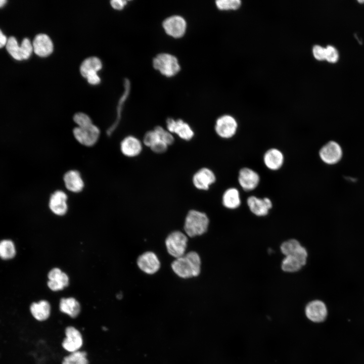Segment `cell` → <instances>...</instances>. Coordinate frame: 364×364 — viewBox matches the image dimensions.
<instances>
[{
	"label": "cell",
	"mask_w": 364,
	"mask_h": 364,
	"mask_svg": "<svg viewBox=\"0 0 364 364\" xmlns=\"http://www.w3.org/2000/svg\"><path fill=\"white\" fill-rule=\"evenodd\" d=\"M173 271L178 277L186 279L198 276L201 270V259L198 253L189 252L176 258L171 263Z\"/></svg>",
	"instance_id": "1"
},
{
	"label": "cell",
	"mask_w": 364,
	"mask_h": 364,
	"mask_svg": "<svg viewBox=\"0 0 364 364\" xmlns=\"http://www.w3.org/2000/svg\"><path fill=\"white\" fill-rule=\"evenodd\" d=\"M209 221L208 217L205 213L191 210L185 219V231L190 237L201 235L206 232Z\"/></svg>",
	"instance_id": "2"
},
{
	"label": "cell",
	"mask_w": 364,
	"mask_h": 364,
	"mask_svg": "<svg viewBox=\"0 0 364 364\" xmlns=\"http://www.w3.org/2000/svg\"><path fill=\"white\" fill-rule=\"evenodd\" d=\"M152 65L155 70L167 77L176 75L181 69L177 58L166 53L157 55L152 61Z\"/></svg>",
	"instance_id": "3"
},
{
	"label": "cell",
	"mask_w": 364,
	"mask_h": 364,
	"mask_svg": "<svg viewBox=\"0 0 364 364\" xmlns=\"http://www.w3.org/2000/svg\"><path fill=\"white\" fill-rule=\"evenodd\" d=\"M72 133L79 144L86 147H91L98 142L101 130L97 125L93 123L84 127L75 126L73 128Z\"/></svg>",
	"instance_id": "4"
},
{
	"label": "cell",
	"mask_w": 364,
	"mask_h": 364,
	"mask_svg": "<svg viewBox=\"0 0 364 364\" xmlns=\"http://www.w3.org/2000/svg\"><path fill=\"white\" fill-rule=\"evenodd\" d=\"M238 129L236 119L230 114H223L215 120L214 130L216 134L221 139L228 140L233 138Z\"/></svg>",
	"instance_id": "5"
},
{
	"label": "cell",
	"mask_w": 364,
	"mask_h": 364,
	"mask_svg": "<svg viewBox=\"0 0 364 364\" xmlns=\"http://www.w3.org/2000/svg\"><path fill=\"white\" fill-rule=\"evenodd\" d=\"M165 124V128L170 132L184 141H190L195 136L192 127L182 119L168 117L166 120Z\"/></svg>",
	"instance_id": "6"
},
{
	"label": "cell",
	"mask_w": 364,
	"mask_h": 364,
	"mask_svg": "<svg viewBox=\"0 0 364 364\" xmlns=\"http://www.w3.org/2000/svg\"><path fill=\"white\" fill-rule=\"evenodd\" d=\"M188 242L187 237L180 231L171 233L167 237L165 244L168 253L177 258L185 254Z\"/></svg>",
	"instance_id": "7"
},
{
	"label": "cell",
	"mask_w": 364,
	"mask_h": 364,
	"mask_svg": "<svg viewBox=\"0 0 364 364\" xmlns=\"http://www.w3.org/2000/svg\"><path fill=\"white\" fill-rule=\"evenodd\" d=\"M321 160L329 165L336 164L343 157V150L340 145L336 141H330L324 145L318 152Z\"/></svg>",
	"instance_id": "8"
},
{
	"label": "cell",
	"mask_w": 364,
	"mask_h": 364,
	"mask_svg": "<svg viewBox=\"0 0 364 364\" xmlns=\"http://www.w3.org/2000/svg\"><path fill=\"white\" fill-rule=\"evenodd\" d=\"M216 175L211 168L203 167L198 169L193 174L192 183L198 190L207 191L216 181Z\"/></svg>",
	"instance_id": "9"
},
{
	"label": "cell",
	"mask_w": 364,
	"mask_h": 364,
	"mask_svg": "<svg viewBox=\"0 0 364 364\" xmlns=\"http://www.w3.org/2000/svg\"><path fill=\"white\" fill-rule=\"evenodd\" d=\"M307 252L302 246L294 253L286 256L282 262V270L287 272L299 270L306 263Z\"/></svg>",
	"instance_id": "10"
},
{
	"label": "cell",
	"mask_w": 364,
	"mask_h": 364,
	"mask_svg": "<svg viewBox=\"0 0 364 364\" xmlns=\"http://www.w3.org/2000/svg\"><path fill=\"white\" fill-rule=\"evenodd\" d=\"M187 25L186 20L179 15L168 17L162 22V27L165 33L175 38H179L184 35Z\"/></svg>",
	"instance_id": "11"
},
{
	"label": "cell",
	"mask_w": 364,
	"mask_h": 364,
	"mask_svg": "<svg viewBox=\"0 0 364 364\" xmlns=\"http://www.w3.org/2000/svg\"><path fill=\"white\" fill-rule=\"evenodd\" d=\"M142 140L133 135L124 137L120 143V150L127 158H135L142 153L144 148Z\"/></svg>",
	"instance_id": "12"
},
{
	"label": "cell",
	"mask_w": 364,
	"mask_h": 364,
	"mask_svg": "<svg viewBox=\"0 0 364 364\" xmlns=\"http://www.w3.org/2000/svg\"><path fill=\"white\" fill-rule=\"evenodd\" d=\"M260 180L259 174L250 168L243 167L239 171L238 183L245 191L250 192L254 190L258 186Z\"/></svg>",
	"instance_id": "13"
},
{
	"label": "cell",
	"mask_w": 364,
	"mask_h": 364,
	"mask_svg": "<svg viewBox=\"0 0 364 364\" xmlns=\"http://www.w3.org/2000/svg\"><path fill=\"white\" fill-rule=\"evenodd\" d=\"M63 181L66 189L71 193H80L85 187L81 174L77 169H70L66 171L63 176Z\"/></svg>",
	"instance_id": "14"
},
{
	"label": "cell",
	"mask_w": 364,
	"mask_h": 364,
	"mask_svg": "<svg viewBox=\"0 0 364 364\" xmlns=\"http://www.w3.org/2000/svg\"><path fill=\"white\" fill-rule=\"evenodd\" d=\"M68 196L62 190L55 191L50 196L49 206L52 212L57 215H64L68 210Z\"/></svg>",
	"instance_id": "15"
},
{
	"label": "cell",
	"mask_w": 364,
	"mask_h": 364,
	"mask_svg": "<svg viewBox=\"0 0 364 364\" xmlns=\"http://www.w3.org/2000/svg\"><path fill=\"white\" fill-rule=\"evenodd\" d=\"M247 204L251 212L258 216L266 215L272 206L271 201L268 198H260L255 196H249Z\"/></svg>",
	"instance_id": "16"
},
{
	"label": "cell",
	"mask_w": 364,
	"mask_h": 364,
	"mask_svg": "<svg viewBox=\"0 0 364 364\" xmlns=\"http://www.w3.org/2000/svg\"><path fill=\"white\" fill-rule=\"evenodd\" d=\"M137 264L142 271L150 275L156 272L160 267V262L157 255L150 251L141 255L138 259Z\"/></svg>",
	"instance_id": "17"
},
{
	"label": "cell",
	"mask_w": 364,
	"mask_h": 364,
	"mask_svg": "<svg viewBox=\"0 0 364 364\" xmlns=\"http://www.w3.org/2000/svg\"><path fill=\"white\" fill-rule=\"evenodd\" d=\"M305 313L309 320L319 323L323 322L326 318L328 310L323 301L315 300L308 303L305 308Z\"/></svg>",
	"instance_id": "18"
},
{
	"label": "cell",
	"mask_w": 364,
	"mask_h": 364,
	"mask_svg": "<svg viewBox=\"0 0 364 364\" xmlns=\"http://www.w3.org/2000/svg\"><path fill=\"white\" fill-rule=\"evenodd\" d=\"M65 335L66 337L62 342L63 347L71 352L78 351L83 343L79 331L73 327H68L65 330Z\"/></svg>",
	"instance_id": "19"
},
{
	"label": "cell",
	"mask_w": 364,
	"mask_h": 364,
	"mask_svg": "<svg viewBox=\"0 0 364 364\" xmlns=\"http://www.w3.org/2000/svg\"><path fill=\"white\" fill-rule=\"evenodd\" d=\"M284 160L283 152L276 148L267 150L263 157V163L266 167L272 171L279 170L283 166Z\"/></svg>",
	"instance_id": "20"
},
{
	"label": "cell",
	"mask_w": 364,
	"mask_h": 364,
	"mask_svg": "<svg viewBox=\"0 0 364 364\" xmlns=\"http://www.w3.org/2000/svg\"><path fill=\"white\" fill-rule=\"evenodd\" d=\"M48 286L54 291L63 290L69 284L68 276L59 268L51 269L48 274Z\"/></svg>",
	"instance_id": "21"
},
{
	"label": "cell",
	"mask_w": 364,
	"mask_h": 364,
	"mask_svg": "<svg viewBox=\"0 0 364 364\" xmlns=\"http://www.w3.org/2000/svg\"><path fill=\"white\" fill-rule=\"evenodd\" d=\"M34 53L39 57H47L53 51V44L49 36L45 34H37L32 42Z\"/></svg>",
	"instance_id": "22"
},
{
	"label": "cell",
	"mask_w": 364,
	"mask_h": 364,
	"mask_svg": "<svg viewBox=\"0 0 364 364\" xmlns=\"http://www.w3.org/2000/svg\"><path fill=\"white\" fill-rule=\"evenodd\" d=\"M124 85L125 89V92L118 102L116 118L114 121L106 129V134L108 137L111 136L113 133H114L120 122L123 107L129 94L130 89L129 81L126 79Z\"/></svg>",
	"instance_id": "23"
},
{
	"label": "cell",
	"mask_w": 364,
	"mask_h": 364,
	"mask_svg": "<svg viewBox=\"0 0 364 364\" xmlns=\"http://www.w3.org/2000/svg\"><path fill=\"white\" fill-rule=\"evenodd\" d=\"M223 205L230 209H235L241 204V197L239 190L235 187H230L226 189L222 196Z\"/></svg>",
	"instance_id": "24"
},
{
	"label": "cell",
	"mask_w": 364,
	"mask_h": 364,
	"mask_svg": "<svg viewBox=\"0 0 364 364\" xmlns=\"http://www.w3.org/2000/svg\"><path fill=\"white\" fill-rule=\"evenodd\" d=\"M33 316L37 320L43 321L47 320L50 314L51 306L46 300H41L33 303L30 307Z\"/></svg>",
	"instance_id": "25"
},
{
	"label": "cell",
	"mask_w": 364,
	"mask_h": 364,
	"mask_svg": "<svg viewBox=\"0 0 364 364\" xmlns=\"http://www.w3.org/2000/svg\"><path fill=\"white\" fill-rule=\"evenodd\" d=\"M60 309L71 317H76L80 312L79 303L74 298H63L60 302Z\"/></svg>",
	"instance_id": "26"
},
{
	"label": "cell",
	"mask_w": 364,
	"mask_h": 364,
	"mask_svg": "<svg viewBox=\"0 0 364 364\" xmlns=\"http://www.w3.org/2000/svg\"><path fill=\"white\" fill-rule=\"evenodd\" d=\"M102 64L101 60L95 57H89L82 63L80 71L81 75L86 77L88 74L97 72L102 68Z\"/></svg>",
	"instance_id": "27"
},
{
	"label": "cell",
	"mask_w": 364,
	"mask_h": 364,
	"mask_svg": "<svg viewBox=\"0 0 364 364\" xmlns=\"http://www.w3.org/2000/svg\"><path fill=\"white\" fill-rule=\"evenodd\" d=\"M16 254V250L13 242L9 240H4L0 242V257L3 259L13 258Z\"/></svg>",
	"instance_id": "28"
},
{
	"label": "cell",
	"mask_w": 364,
	"mask_h": 364,
	"mask_svg": "<svg viewBox=\"0 0 364 364\" xmlns=\"http://www.w3.org/2000/svg\"><path fill=\"white\" fill-rule=\"evenodd\" d=\"M86 353L84 351H76L71 352L65 357L62 364H88Z\"/></svg>",
	"instance_id": "29"
},
{
	"label": "cell",
	"mask_w": 364,
	"mask_h": 364,
	"mask_svg": "<svg viewBox=\"0 0 364 364\" xmlns=\"http://www.w3.org/2000/svg\"><path fill=\"white\" fill-rule=\"evenodd\" d=\"M6 49L8 53L15 59L22 60L20 46H19L17 39L14 36L10 37L6 43Z\"/></svg>",
	"instance_id": "30"
},
{
	"label": "cell",
	"mask_w": 364,
	"mask_h": 364,
	"mask_svg": "<svg viewBox=\"0 0 364 364\" xmlns=\"http://www.w3.org/2000/svg\"><path fill=\"white\" fill-rule=\"evenodd\" d=\"M302 245L295 239H290L283 242L280 247L282 253L286 256L295 253Z\"/></svg>",
	"instance_id": "31"
},
{
	"label": "cell",
	"mask_w": 364,
	"mask_h": 364,
	"mask_svg": "<svg viewBox=\"0 0 364 364\" xmlns=\"http://www.w3.org/2000/svg\"><path fill=\"white\" fill-rule=\"evenodd\" d=\"M154 129L162 141L169 146L173 144L175 142L174 134L170 132L166 128L161 125H156L154 127Z\"/></svg>",
	"instance_id": "32"
},
{
	"label": "cell",
	"mask_w": 364,
	"mask_h": 364,
	"mask_svg": "<svg viewBox=\"0 0 364 364\" xmlns=\"http://www.w3.org/2000/svg\"><path fill=\"white\" fill-rule=\"evenodd\" d=\"M216 7L220 10H235L241 5L240 0H218L215 1Z\"/></svg>",
	"instance_id": "33"
},
{
	"label": "cell",
	"mask_w": 364,
	"mask_h": 364,
	"mask_svg": "<svg viewBox=\"0 0 364 364\" xmlns=\"http://www.w3.org/2000/svg\"><path fill=\"white\" fill-rule=\"evenodd\" d=\"M73 120L77 127L87 126L94 123L91 118L83 112L75 113L73 116Z\"/></svg>",
	"instance_id": "34"
},
{
	"label": "cell",
	"mask_w": 364,
	"mask_h": 364,
	"mask_svg": "<svg viewBox=\"0 0 364 364\" xmlns=\"http://www.w3.org/2000/svg\"><path fill=\"white\" fill-rule=\"evenodd\" d=\"M160 140L158 134L153 129L148 130L145 133L142 141L144 146L150 148L153 144Z\"/></svg>",
	"instance_id": "35"
},
{
	"label": "cell",
	"mask_w": 364,
	"mask_h": 364,
	"mask_svg": "<svg viewBox=\"0 0 364 364\" xmlns=\"http://www.w3.org/2000/svg\"><path fill=\"white\" fill-rule=\"evenodd\" d=\"M20 46L22 59H28L33 51L32 44L27 38L23 39Z\"/></svg>",
	"instance_id": "36"
},
{
	"label": "cell",
	"mask_w": 364,
	"mask_h": 364,
	"mask_svg": "<svg viewBox=\"0 0 364 364\" xmlns=\"http://www.w3.org/2000/svg\"><path fill=\"white\" fill-rule=\"evenodd\" d=\"M325 60L331 63L337 62L339 58V54L336 48L328 45L326 48Z\"/></svg>",
	"instance_id": "37"
},
{
	"label": "cell",
	"mask_w": 364,
	"mask_h": 364,
	"mask_svg": "<svg viewBox=\"0 0 364 364\" xmlns=\"http://www.w3.org/2000/svg\"><path fill=\"white\" fill-rule=\"evenodd\" d=\"M169 146L161 140L153 144L150 149L155 154H163L165 153Z\"/></svg>",
	"instance_id": "38"
},
{
	"label": "cell",
	"mask_w": 364,
	"mask_h": 364,
	"mask_svg": "<svg viewBox=\"0 0 364 364\" xmlns=\"http://www.w3.org/2000/svg\"><path fill=\"white\" fill-rule=\"evenodd\" d=\"M312 54L318 61L325 60L326 49L320 45H314L312 48Z\"/></svg>",
	"instance_id": "39"
},
{
	"label": "cell",
	"mask_w": 364,
	"mask_h": 364,
	"mask_svg": "<svg viewBox=\"0 0 364 364\" xmlns=\"http://www.w3.org/2000/svg\"><path fill=\"white\" fill-rule=\"evenodd\" d=\"M89 83L96 85L100 82L101 79L98 76L97 72L92 73L85 77Z\"/></svg>",
	"instance_id": "40"
},
{
	"label": "cell",
	"mask_w": 364,
	"mask_h": 364,
	"mask_svg": "<svg viewBox=\"0 0 364 364\" xmlns=\"http://www.w3.org/2000/svg\"><path fill=\"white\" fill-rule=\"evenodd\" d=\"M112 7L116 10H121L125 6L126 2L124 0H112L110 2Z\"/></svg>",
	"instance_id": "41"
},
{
	"label": "cell",
	"mask_w": 364,
	"mask_h": 364,
	"mask_svg": "<svg viewBox=\"0 0 364 364\" xmlns=\"http://www.w3.org/2000/svg\"><path fill=\"white\" fill-rule=\"evenodd\" d=\"M8 39L0 29V48L6 45Z\"/></svg>",
	"instance_id": "42"
},
{
	"label": "cell",
	"mask_w": 364,
	"mask_h": 364,
	"mask_svg": "<svg viewBox=\"0 0 364 364\" xmlns=\"http://www.w3.org/2000/svg\"><path fill=\"white\" fill-rule=\"evenodd\" d=\"M6 3L7 1L6 0H0V8L4 6Z\"/></svg>",
	"instance_id": "43"
},
{
	"label": "cell",
	"mask_w": 364,
	"mask_h": 364,
	"mask_svg": "<svg viewBox=\"0 0 364 364\" xmlns=\"http://www.w3.org/2000/svg\"><path fill=\"white\" fill-rule=\"evenodd\" d=\"M358 2L359 3H364V1H358Z\"/></svg>",
	"instance_id": "44"
}]
</instances>
